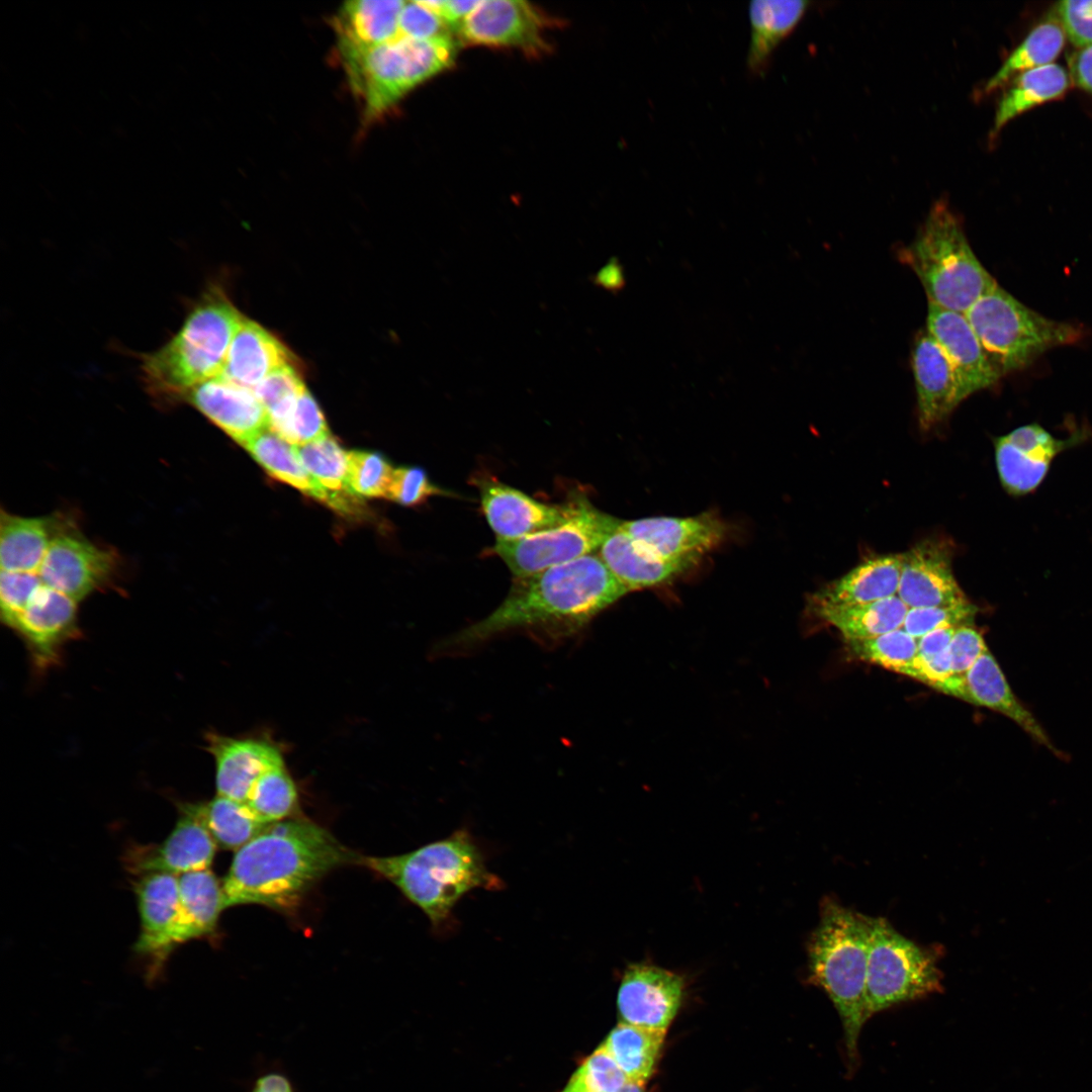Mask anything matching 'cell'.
<instances>
[{"instance_id":"obj_1","label":"cell","mask_w":1092,"mask_h":1092,"mask_svg":"<svg viewBox=\"0 0 1092 1092\" xmlns=\"http://www.w3.org/2000/svg\"><path fill=\"white\" fill-rule=\"evenodd\" d=\"M515 578L491 614L445 639L441 646L445 654L468 651L514 630L550 640L566 638L628 593L594 553Z\"/></svg>"},{"instance_id":"obj_2","label":"cell","mask_w":1092,"mask_h":1092,"mask_svg":"<svg viewBox=\"0 0 1092 1092\" xmlns=\"http://www.w3.org/2000/svg\"><path fill=\"white\" fill-rule=\"evenodd\" d=\"M355 858L332 833L309 820L269 824L236 851L221 883L224 908L259 904L291 911L315 882Z\"/></svg>"},{"instance_id":"obj_3","label":"cell","mask_w":1092,"mask_h":1092,"mask_svg":"<svg viewBox=\"0 0 1092 1092\" xmlns=\"http://www.w3.org/2000/svg\"><path fill=\"white\" fill-rule=\"evenodd\" d=\"M871 918L825 898L808 944L810 980L823 989L839 1015L849 1072L858 1065V1038L870 1019L867 973Z\"/></svg>"},{"instance_id":"obj_4","label":"cell","mask_w":1092,"mask_h":1092,"mask_svg":"<svg viewBox=\"0 0 1092 1092\" xmlns=\"http://www.w3.org/2000/svg\"><path fill=\"white\" fill-rule=\"evenodd\" d=\"M359 862L397 887L436 927L448 920L468 892L499 890L503 884L487 870L480 848L463 829L403 854L360 857Z\"/></svg>"},{"instance_id":"obj_5","label":"cell","mask_w":1092,"mask_h":1092,"mask_svg":"<svg viewBox=\"0 0 1092 1092\" xmlns=\"http://www.w3.org/2000/svg\"><path fill=\"white\" fill-rule=\"evenodd\" d=\"M244 318L221 290L209 289L171 340L142 357L148 390L157 398L184 400L193 388L221 375Z\"/></svg>"},{"instance_id":"obj_6","label":"cell","mask_w":1092,"mask_h":1092,"mask_svg":"<svg viewBox=\"0 0 1092 1092\" xmlns=\"http://www.w3.org/2000/svg\"><path fill=\"white\" fill-rule=\"evenodd\" d=\"M899 259L919 278L928 302L966 312L998 283L972 250L964 228L945 202L935 203Z\"/></svg>"},{"instance_id":"obj_7","label":"cell","mask_w":1092,"mask_h":1092,"mask_svg":"<svg viewBox=\"0 0 1092 1092\" xmlns=\"http://www.w3.org/2000/svg\"><path fill=\"white\" fill-rule=\"evenodd\" d=\"M349 84L359 97L366 121L385 114L414 88L449 68L455 59L452 37L418 39L398 35L369 47L338 46Z\"/></svg>"},{"instance_id":"obj_8","label":"cell","mask_w":1092,"mask_h":1092,"mask_svg":"<svg viewBox=\"0 0 1092 1092\" xmlns=\"http://www.w3.org/2000/svg\"><path fill=\"white\" fill-rule=\"evenodd\" d=\"M965 315L998 375L1022 370L1046 351L1081 341L1082 326L1049 318L998 284Z\"/></svg>"},{"instance_id":"obj_9","label":"cell","mask_w":1092,"mask_h":1092,"mask_svg":"<svg viewBox=\"0 0 1092 1092\" xmlns=\"http://www.w3.org/2000/svg\"><path fill=\"white\" fill-rule=\"evenodd\" d=\"M937 953L898 932L883 917L871 918L867 1010L871 1018L895 1005L942 990Z\"/></svg>"},{"instance_id":"obj_10","label":"cell","mask_w":1092,"mask_h":1092,"mask_svg":"<svg viewBox=\"0 0 1092 1092\" xmlns=\"http://www.w3.org/2000/svg\"><path fill=\"white\" fill-rule=\"evenodd\" d=\"M571 512L562 523L516 539H496L492 551L515 577H526L593 554L621 526L583 495L570 502Z\"/></svg>"},{"instance_id":"obj_11","label":"cell","mask_w":1092,"mask_h":1092,"mask_svg":"<svg viewBox=\"0 0 1092 1092\" xmlns=\"http://www.w3.org/2000/svg\"><path fill=\"white\" fill-rule=\"evenodd\" d=\"M117 567L113 550L90 541L66 519L36 573L43 584L80 602L107 586Z\"/></svg>"},{"instance_id":"obj_12","label":"cell","mask_w":1092,"mask_h":1092,"mask_svg":"<svg viewBox=\"0 0 1092 1092\" xmlns=\"http://www.w3.org/2000/svg\"><path fill=\"white\" fill-rule=\"evenodd\" d=\"M1091 432L1078 429L1058 439L1037 423L1020 426L994 440L999 480L1012 496L1034 492L1045 479L1053 461L1062 452L1085 443Z\"/></svg>"},{"instance_id":"obj_13","label":"cell","mask_w":1092,"mask_h":1092,"mask_svg":"<svg viewBox=\"0 0 1092 1092\" xmlns=\"http://www.w3.org/2000/svg\"><path fill=\"white\" fill-rule=\"evenodd\" d=\"M549 19L522 0H485L465 19L458 31L462 42L488 48L520 49L541 54L548 50L545 30Z\"/></svg>"},{"instance_id":"obj_14","label":"cell","mask_w":1092,"mask_h":1092,"mask_svg":"<svg viewBox=\"0 0 1092 1092\" xmlns=\"http://www.w3.org/2000/svg\"><path fill=\"white\" fill-rule=\"evenodd\" d=\"M215 848L198 805L183 804L180 817L162 843L130 847L124 860L128 870L139 876L150 873L180 876L208 869Z\"/></svg>"},{"instance_id":"obj_15","label":"cell","mask_w":1092,"mask_h":1092,"mask_svg":"<svg viewBox=\"0 0 1092 1092\" xmlns=\"http://www.w3.org/2000/svg\"><path fill=\"white\" fill-rule=\"evenodd\" d=\"M624 530L641 548L664 559L698 564L725 539L726 524L714 513L694 517H652L622 521Z\"/></svg>"},{"instance_id":"obj_16","label":"cell","mask_w":1092,"mask_h":1092,"mask_svg":"<svg viewBox=\"0 0 1092 1092\" xmlns=\"http://www.w3.org/2000/svg\"><path fill=\"white\" fill-rule=\"evenodd\" d=\"M952 550L946 540L929 538L902 554L897 596L908 609L969 601L953 574Z\"/></svg>"},{"instance_id":"obj_17","label":"cell","mask_w":1092,"mask_h":1092,"mask_svg":"<svg viewBox=\"0 0 1092 1092\" xmlns=\"http://www.w3.org/2000/svg\"><path fill=\"white\" fill-rule=\"evenodd\" d=\"M39 669L59 662L61 649L80 636L78 602L41 583L13 628Z\"/></svg>"},{"instance_id":"obj_18","label":"cell","mask_w":1092,"mask_h":1092,"mask_svg":"<svg viewBox=\"0 0 1092 1092\" xmlns=\"http://www.w3.org/2000/svg\"><path fill=\"white\" fill-rule=\"evenodd\" d=\"M682 979L650 965H631L622 978L617 1005L622 1022L665 1031L682 996Z\"/></svg>"},{"instance_id":"obj_19","label":"cell","mask_w":1092,"mask_h":1092,"mask_svg":"<svg viewBox=\"0 0 1092 1092\" xmlns=\"http://www.w3.org/2000/svg\"><path fill=\"white\" fill-rule=\"evenodd\" d=\"M486 520L496 539L521 538L564 522L571 506H553L534 499L495 478L476 481Z\"/></svg>"},{"instance_id":"obj_20","label":"cell","mask_w":1092,"mask_h":1092,"mask_svg":"<svg viewBox=\"0 0 1092 1092\" xmlns=\"http://www.w3.org/2000/svg\"><path fill=\"white\" fill-rule=\"evenodd\" d=\"M926 332L948 359L966 397L999 380L964 312L929 302Z\"/></svg>"},{"instance_id":"obj_21","label":"cell","mask_w":1092,"mask_h":1092,"mask_svg":"<svg viewBox=\"0 0 1092 1092\" xmlns=\"http://www.w3.org/2000/svg\"><path fill=\"white\" fill-rule=\"evenodd\" d=\"M205 738V748L215 761L218 796L245 804L253 786L265 771L284 765L281 751L266 740L216 733H208Z\"/></svg>"},{"instance_id":"obj_22","label":"cell","mask_w":1092,"mask_h":1092,"mask_svg":"<svg viewBox=\"0 0 1092 1092\" xmlns=\"http://www.w3.org/2000/svg\"><path fill=\"white\" fill-rule=\"evenodd\" d=\"M184 400L242 446L270 429L268 413L254 391L221 375L193 388Z\"/></svg>"},{"instance_id":"obj_23","label":"cell","mask_w":1092,"mask_h":1092,"mask_svg":"<svg viewBox=\"0 0 1092 1092\" xmlns=\"http://www.w3.org/2000/svg\"><path fill=\"white\" fill-rule=\"evenodd\" d=\"M912 368L919 426L928 431L967 397L951 364L926 330L915 339Z\"/></svg>"},{"instance_id":"obj_24","label":"cell","mask_w":1092,"mask_h":1092,"mask_svg":"<svg viewBox=\"0 0 1092 1092\" xmlns=\"http://www.w3.org/2000/svg\"><path fill=\"white\" fill-rule=\"evenodd\" d=\"M141 931L134 950L160 964L173 949L172 934L180 907L179 876L150 873L134 884Z\"/></svg>"},{"instance_id":"obj_25","label":"cell","mask_w":1092,"mask_h":1092,"mask_svg":"<svg viewBox=\"0 0 1092 1092\" xmlns=\"http://www.w3.org/2000/svg\"><path fill=\"white\" fill-rule=\"evenodd\" d=\"M902 554L863 560L844 575L810 596L808 607H841L884 600L897 595Z\"/></svg>"},{"instance_id":"obj_26","label":"cell","mask_w":1092,"mask_h":1092,"mask_svg":"<svg viewBox=\"0 0 1092 1092\" xmlns=\"http://www.w3.org/2000/svg\"><path fill=\"white\" fill-rule=\"evenodd\" d=\"M286 365H293V357L284 344L245 317L233 339L221 376L253 390L269 374Z\"/></svg>"},{"instance_id":"obj_27","label":"cell","mask_w":1092,"mask_h":1092,"mask_svg":"<svg viewBox=\"0 0 1092 1092\" xmlns=\"http://www.w3.org/2000/svg\"><path fill=\"white\" fill-rule=\"evenodd\" d=\"M965 682L969 703L1008 717L1034 741L1061 756L1042 726L1017 699L989 649L965 674Z\"/></svg>"},{"instance_id":"obj_28","label":"cell","mask_w":1092,"mask_h":1092,"mask_svg":"<svg viewBox=\"0 0 1092 1092\" xmlns=\"http://www.w3.org/2000/svg\"><path fill=\"white\" fill-rule=\"evenodd\" d=\"M599 556L628 592L670 582L697 565L644 550L621 526L603 543Z\"/></svg>"},{"instance_id":"obj_29","label":"cell","mask_w":1092,"mask_h":1092,"mask_svg":"<svg viewBox=\"0 0 1092 1092\" xmlns=\"http://www.w3.org/2000/svg\"><path fill=\"white\" fill-rule=\"evenodd\" d=\"M67 518L20 517L2 510L0 519L1 570L36 572L49 546Z\"/></svg>"},{"instance_id":"obj_30","label":"cell","mask_w":1092,"mask_h":1092,"mask_svg":"<svg viewBox=\"0 0 1092 1092\" xmlns=\"http://www.w3.org/2000/svg\"><path fill=\"white\" fill-rule=\"evenodd\" d=\"M180 907L172 947L211 934L224 909L222 885L209 870L179 876Z\"/></svg>"},{"instance_id":"obj_31","label":"cell","mask_w":1092,"mask_h":1092,"mask_svg":"<svg viewBox=\"0 0 1092 1092\" xmlns=\"http://www.w3.org/2000/svg\"><path fill=\"white\" fill-rule=\"evenodd\" d=\"M404 1L354 0L344 3L334 16L338 46L369 47L391 40L399 33Z\"/></svg>"},{"instance_id":"obj_32","label":"cell","mask_w":1092,"mask_h":1092,"mask_svg":"<svg viewBox=\"0 0 1092 1092\" xmlns=\"http://www.w3.org/2000/svg\"><path fill=\"white\" fill-rule=\"evenodd\" d=\"M803 0H754L749 3L750 41L746 65L753 75L766 72L769 59L799 23L808 6Z\"/></svg>"},{"instance_id":"obj_33","label":"cell","mask_w":1092,"mask_h":1092,"mask_svg":"<svg viewBox=\"0 0 1092 1092\" xmlns=\"http://www.w3.org/2000/svg\"><path fill=\"white\" fill-rule=\"evenodd\" d=\"M1071 81L1065 68L1055 63L1015 76L998 102L992 135L1016 116L1063 96Z\"/></svg>"},{"instance_id":"obj_34","label":"cell","mask_w":1092,"mask_h":1092,"mask_svg":"<svg viewBox=\"0 0 1092 1092\" xmlns=\"http://www.w3.org/2000/svg\"><path fill=\"white\" fill-rule=\"evenodd\" d=\"M298 457L327 494V505L342 514H356L358 495L348 482V452L331 435L295 446Z\"/></svg>"},{"instance_id":"obj_35","label":"cell","mask_w":1092,"mask_h":1092,"mask_svg":"<svg viewBox=\"0 0 1092 1092\" xmlns=\"http://www.w3.org/2000/svg\"><path fill=\"white\" fill-rule=\"evenodd\" d=\"M809 609L816 618L835 627L846 641L870 639L902 628L908 612L897 595L864 604Z\"/></svg>"},{"instance_id":"obj_36","label":"cell","mask_w":1092,"mask_h":1092,"mask_svg":"<svg viewBox=\"0 0 1092 1092\" xmlns=\"http://www.w3.org/2000/svg\"><path fill=\"white\" fill-rule=\"evenodd\" d=\"M1066 38L1063 26L1052 12L1010 53L987 81L984 91L991 92L1022 72L1053 64L1063 51Z\"/></svg>"},{"instance_id":"obj_37","label":"cell","mask_w":1092,"mask_h":1092,"mask_svg":"<svg viewBox=\"0 0 1092 1092\" xmlns=\"http://www.w3.org/2000/svg\"><path fill=\"white\" fill-rule=\"evenodd\" d=\"M665 1031L619 1023L601 1044L631 1083L644 1085L653 1073Z\"/></svg>"},{"instance_id":"obj_38","label":"cell","mask_w":1092,"mask_h":1092,"mask_svg":"<svg viewBox=\"0 0 1092 1092\" xmlns=\"http://www.w3.org/2000/svg\"><path fill=\"white\" fill-rule=\"evenodd\" d=\"M243 447L273 477L327 503L326 492L300 461L295 446L270 429L257 434Z\"/></svg>"},{"instance_id":"obj_39","label":"cell","mask_w":1092,"mask_h":1092,"mask_svg":"<svg viewBox=\"0 0 1092 1092\" xmlns=\"http://www.w3.org/2000/svg\"><path fill=\"white\" fill-rule=\"evenodd\" d=\"M197 805L213 840L223 849L237 851L267 826L246 804L225 797L217 795L209 802Z\"/></svg>"},{"instance_id":"obj_40","label":"cell","mask_w":1092,"mask_h":1092,"mask_svg":"<svg viewBox=\"0 0 1092 1092\" xmlns=\"http://www.w3.org/2000/svg\"><path fill=\"white\" fill-rule=\"evenodd\" d=\"M847 646L860 660L918 680L917 639L903 628L870 639L850 640Z\"/></svg>"},{"instance_id":"obj_41","label":"cell","mask_w":1092,"mask_h":1092,"mask_svg":"<svg viewBox=\"0 0 1092 1092\" xmlns=\"http://www.w3.org/2000/svg\"><path fill=\"white\" fill-rule=\"evenodd\" d=\"M245 804L265 825L291 816L297 808L298 794L285 764L265 771L253 786Z\"/></svg>"},{"instance_id":"obj_42","label":"cell","mask_w":1092,"mask_h":1092,"mask_svg":"<svg viewBox=\"0 0 1092 1092\" xmlns=\"http://www.w3.org/2000/svg\"><path fill=\"white\" fill-rule=\"evenodd\" d=\"M628 1083L615 1060L600 1045L582 1061L560 1092H618Z\"/></svg>"},{"instance_id":"obj_43","label":"cell","mask_w":1092,"mask_h":1092,"mask_svg":"<svg viewBox=\"0 0 1092 1092\" xmlns=\"http://www.w3.org/2000/svg\"><path fill=\"white\" fill-rule=\"evenodd\" d=\"M393 471L379 453L348 452V482L356 495L387 498Z\"/></svg>"},{"instance_id":"obj_44","label":"cell","mask_w":1092,"mask_h":1092,"mask_svg":"<svg viewBox=\"0 0 1092 1092\" xmlns=\"http://www.w3.org/2000/svg\"><path fill=\"white\" fill-rule=\"evenodd\" d=\"M270 430L293 446L308 444L330 435L325 417L307 389L298 395L290 415Z\"/></svg>"},{"instance_id":"obj_45","label":"cell","mask_w":1092,"mask_h":1092,"mask_svg":"<svg viewBox=\"0 0 1092 1092\" xmlns=\"http://www.w3.org/2000/svg\"><path fill=\"white\" fill-rule=\"evenodd\" d=\"M978 611L970 600L951 606L910 608L902 628L918 639L936 629L973 625Z\"/></svg>"},{"instance_id":"obj_46","label":"cell","mask_w":1092,"mask_h":1092,"mask_svg":"<svg viewBox=\"0 0 1092 1092\" xmlns=\"http://www.w3.org/2000/svg\"><path fill=\"white\" fill-rule=\"evenodd\" d=\"M305 389L294 365H286L269 374L253 391L270 418L286 411Z\"/></svg>"},{"instance_id":"obj_47","label":"cell","mask_w":1092,"mask_h":1092,"mask_svg":"<svg viewBox=\"0 0 1092 1092\" xmlns=\"http://www.w3.org/2000/svg\"><path fill=\"white\" fill-rule=\"evenodd\" d=\"M41 583L36 572L1 570L0 610L3 624L14 628L17 619Z\"/></svg>"},{"instance_id":"obj_48","label":"cell","mask_w":1092,"mask_h":1092,"mask_svg":"<svg viewBox=\"0 0 1092 1092\" xmlns=\"http://www.w3.org/2000/svg\"><path fill=\"white\" fill-rule=\"evenodd\" d=\"M446 494V491L432 483L422 468H394L387 498L406 507L424 504L429 497Z\"/></svg>"},{"instance_id":"obj_49","label":"cell","mask_w":1092,"mask_h":1092,"mask_svg":"<svg viewBox=\"0 0 1092 1092\" xmlns=\"http://www.w3.org/2000/svg\"><path fill=\"white\" fill-rule=\"evenodd\" d=\"M399 33L418 39L452 37L444 19L424 1H404L399 18Z\"/></svg>"},{"instance_id":"obj_50","label":"cell","mask_w":1092,"mask_h":1092,"mask_svg":"<svg viewBox=\"0 0 1092 1092\" xmlns=\"http://www.w3.org/2000/svg\"><path fill=\"white\" fill-rule=\"evenodd\" d=\"M1067 37L1077 48L1092 44V0H1064L1053 8Z\"/></svg>"},{"instance_id":"obj_51","label":"cell","mask_w":1092,"mask_h":1092,"mask_svg":"<svg viewBox=\"0 0 1092 1092\" xmlns=\"http://www.w3.org/2000/svg\"><path fill=\"white\" fill-rule=\"evenodd\" d=\"M987 649L982 634L973 625L957 627L948 646L952 673L965 676Z\"/></svg>"},{"instance_id":"obj_52","label":"cell","mask_w":1092,"mask_h":1092,"mask_svg":"<svg viewBox=\"0 0 1092 1092\" xmlns=\"http://www.w3.org/2000/svg\"><path fill=\"white\" fill-rule=\"evenodd\" d=\"M917 667L919 672L918 680L937 689L942 693L954 675L951 669L948 649L930 657H917Z\"/></svg>"},{"instance_id":"obj_53","label":"cell","mask_w":1092,"mask_h":1092,"mask_svg":"<svg viewBox=\"0 0 1092 1092\" xmlns=\"http://www.w3.org/2000/svg\"><path fill=\"white\" fill-rule=\"evenodd\" d=\"M425 4L444 19L451 31L458 33L465 19L477 7L480 1L472 0H430Z\"/></svg>"},{"instance_id":"obj_54","label":"cell","mask_w":1092,"mask_h":1092,"mask_svg":"<svg viewBox=\"0 0 1092 1092\" xmlns=\"http://www.w3.org/2000/svg\"><path fill=\"white\" fill-rule=\"evenodd\" d=\"M1071 80L1092 95V44L1077 48L1069 58Z\"/></svg>"},{"instance_id":"obj_55","label":"cell","mask_w":1092,"mask_h":1092,"mask_svg":"<svg viewBox=\"0 0 1092 1092\" xmlns=\"http://www.w3.org/2000/svg\"><path fill=\"white\" fill-rule=\"evenodd\" d=\"M956 628L933 630L917 639L918 658H926L948 649Z\"/></svg>"},{"instance_id":"obj_56","label":"cell","mask_w":1092,"mask_h":1092,"mask_svg":"<svg viewBox=\"0 0 1092 1092\" xmlns=\"http://www.w3.org/2000/svg\"><path fill=\"white\" fill-rule=\"evenodd\" d=\"M250 1092H298L291 1079L280 1070L271 1069L258 1075Z\"/></svg>"},{"instance_id":"obj_57","label":"cell","mask_w":1092,"mask_h":1092,"mask_svg":"<svg viewBox=\"0 0 1092 1092\" xmlns=\"http://www.w3.org/2000/svg\"><path fill=\"white\" fill-rule=\"evenodd\" d=\"M592 280L609 291H619L625 284L623 268L617 259H611Z\"/></svg>"},{"instance_id":"obj_58","label":"cell","mask_w":1092,"mask_h":1092,"mask_svg":"<svg viewBox=\"0 0 1092 1092\" xmlns=\"http://www.w3.org/2000/svg\"><path fill=\"white\" fill-rule=\"evenodd\" d=\"M644 1085L628 1083L624 1088L618 1092H644Z\"/></svg>"}]
</instances>
